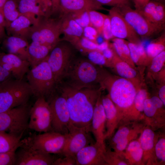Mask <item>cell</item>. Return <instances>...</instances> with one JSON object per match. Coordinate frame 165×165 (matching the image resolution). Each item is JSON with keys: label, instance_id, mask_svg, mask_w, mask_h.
<instances>
[{"label": "cell", "instance_id": "cell-7", "mask_svg": "<svg viewBox=\"0 0 165 165\" xmlns=\"http://www.w3.org/2000/svg\"><path fill=\"white\" fill-rule=\"evenodd\" d=\"M68 136V134H63L50 131L42 134H31L22 141L33 149L50 154L60 155L65 146Z\"/></svg>", "mask_w": 165, "mask_h": 165}, {"label": "cell", "instance_id": "cell-1", "mask_svg": "<svg viewBox=\"0 0 165 165\" xmlns=\"http://www.w3.org/2000/svg\"><path fill=\"white\" fill-rule=\"evenodd\" d=\"M60 87L61 94L66 99L70 114V126L90 131L94 108L100 95L98 91L94 87L77 89L66 83Z\"/></svg>", "mask_w": 165, "mask_h": 165}, {"label": "cell", "instance_id": "cell-34", "mask_svg": "<svg viewBox=\"0 0 165 165\" xmlns=\"http://www.w3.org/2000/svg\"><path fill=\"white\" fill-rule=\"evenodd\" d=\"M127 44L133 63L139 64L151 60L148 56L145 47L142 42L135 44L127 41Z\"/></svg>", "mask_w": 165, "mask_h": 165}, {"label": "cell", "instance_id": "cell-25", "mask_svg": "<svg viewBox=\"0 0 165 165\" xmlns=\"http://www.w3.org/2000/svg\"><path fill=\"white\" fill-rule=\"evenodd\" d=\"M20 14L29 19L32 25H36L45 14L38 0H17Z\"/></svg>", "mask_w": 165, "mask_h": 165}, {"label": "cell", "instance_id": "cell-57", "mask_svg": "<svg viewBox=\"0 0 165 165\" xmlns=\"http://www.w3.org/2000/svg\"><path fill=\"white\" fill-rule=\"evenodd\" d=\"M109 44L107 40L104 41L102 43L98 44L97 50L102 51L108 48Z\"/></svg>", "mask_w": 165, "mask_h": 165}, {"label": "cell", "instance_id": "cell-30", "mask_svg": "<svg viewBox=\"0 0 165 165\" xmlns=\"http://www.w3.org/2000/svg\"><path fill=\"white\" fill-rule=\"evenodd\" d=\"M123 154L129 165H143V150L138 139L131 141Z\"/></svg>", "mask_w": 165, "mask_h": 165}, {"label": "cell", "instance_id": "cell-53", "mask_svg": "<svg viewBox=\"0 0 165 165\" xmlns=\"http://www.w3.org/2000/svg\"><path fill=\"white\" fill-rule=\"evenodd\" d=\"M11 77V74L0 65V83Z\"/></svg>", "mask_w": 165, "mask_h": 165}, {"label": "cell", "instance_id": "cell-35", "mask_svg": "<svg viewBox=\"0 0 165 165\" xmlns=\"http://www.w3.org/2000/svg\"><path fill=\"white\" fill-rule=\"evenodd\" d=\"M165 32L162 34L148 43L145 48L146 54L150 60L165 50Z\"/></svg>", "mask_w": 165, "mask_h": 165}, {"label": "cell", "instance_id": "cell-51", "mask_svg": "<svg viewBox=\"0 0 165 165\" xmlns=\"http://www.w3.org/2000/svg\"><path fill=\"white\" fill-rule=\"evenodd\" d=\"M52 6L51 15H54L60 13V0H51Z\"/></svg>", "mask_w": 165, "mask_h": 165}, {"label": "cell", "instance_id": "cell-42", "mask_svg": "<svg viewBox=\"0 0 165 165\" xmlns=\"http://www.w3.org/2000/svg\"><path fill=\"white\" fill-rule=\"evenodd\" d=\"M98 4L112 7L121 8L126 6L131 7L132 0H94Z\"/></svg>", "mask_w": 165, "mask_h": 165}, {"label": "cell", "instance_id": "cell-21", "mask_svg": "<svg viewBox=\"0 0 165 165\" xmlns=\"http://www.w3.org/2000/svg\"><path fill=\"white\" fill-rule=\"evenodd\" d=\"M143 120L154 130L161 128L165 126L164 111L163 108H157L147 98L144 103Z\"/></svg>", "mask_w": 165, "mask_h": 165}, {"label": "cell", "instance_id": "cell-9", "mask_svg": "<svg viewBox=\"0 0 165 165\" xmlns=\"http://www.w3.org/2000/svg\"><path fill=\"white\" fill-rule=\"evenodd\" d=\"M146 125L143 120L119 124L116 131L108 139L110 148L122 154L131 141L138 138Z\"/></svg>", "mask_w": 165, "mask_h": 165}, {"label": "cell", "instance_id": "cell-29", "mask_svg": "<svg viewBox=\"0 0 165 165\" xmlns=\"http://www.w3.org/2000/svg\"><path fill=\"white\" fill-rule=\"evenodd\" d=\"M52 48L51 47L32 41L27 49L28 61L31 68L45 60Z\"/></svg>", "mask_w": 165, "mask_h": 165}, {"label": "cell", "instance_id": "cell-32", "mask_svg": "<svg viewBox=\"0 0 165 165\" xmlns=\"http://www.w3.org/2000/svg\"><path fill=\"white\" fill-rule=\"evenodd\" d=\"M112 61L115 64L117 73L121 77L129 80L134 78L137 75L136 71L126 61L121 59L113 49Z\"/></svg>", "mask_w": 165, "mask_h": 165}, {"label": "cell", "instance_id": "cell-47", "mask_svg": "<svg viewBox=\"0 0 165 165\" xmlns=\"http://www.w3.org/2000/svg\"><path fill=\"white\" fill-rule=\"evenodd\" d=\"M99 35L97 30L93 26H89L83 28V36L94 42L97 43V39Z\"/></svg>", "mask_w": 165, "mask_h": 165}, {"label": "cell", "instance_id": "cell-52", "mask_svg": "<svg viewBox=\"0 0 165 165\" xmlns=\"http://www.w3.org/2000/svg\"><path fill=\"white\" fill-rule=\"evenodd\" d=\"M150 0H132L135 9L138 11L141 10L142 8Z\"/></svg>", "mask_w": 165, "mask_h": 165}, {"label": "cell", "instance_id": "cell-26", "mask_svg": "<svg viewBox=\"0 0 165 165\" xmlns=\"http://www.w3.org/2000/svg\"><path fill=\"white\" fill-rule=\"evenodd\" d=\"M2 47L7 53L15 54L22 59L28 61V40L22 38L8 36L2 41Z\"/></svg>", "mask_w": 165, "mask_h": 165}, {"label": "cell", "instance_id": "cell-6", "mask_svg": "<svg viewBox=\"0 0 165 165\" xmlns=\"http://www.w3.org/2000/svg\"><path fill=\"white\" fill-rule=\"evenodd\" d=\"M31 107L27 103L0 112V132L22 136L28 128Z\"/></svg>", "mask_w": 165, "mask_h": 165}, {"label": "cell", "instance_id": "cell-23", "mask_svg": "<svg viewBox=\"0 0 165 165\" xmlns=\"http://www.w3.org/2000/svg\"><path fill=\"white\" fill-rule=\"evenodd\" d=\"M138 11L152 24L165 28V6L164 3L150 0Z\"/></svg>", "mask_w": 165, "mask_h": 165}, {"label": "cell", "instance_id": "cell-49", "mask_svg": "<svg viewBox=\"0 0 165 165\" xmlns=\"http://www.w3.org/2000/svg\"><path fill=\"white\" fill-rule=\"evenodd\" d=\"M46 17L51 15L52 3L51 0H38Z\"/></svg>", "mask_w": 165, "mask_h": 165}, {"label": "cell", "instance_id": "cell-28", "mask_svg": "<svg viewBox=\"0 0 165 165\" xmlns=\"http://www.w3.org/2000/svg\"><path fill=\"white\" fill-rule=\"evenodd\" d=\"M61 17V32L64 35V40L69 42L83 36V28L77 23L71 14Z\"/></svg>", "mask_w": 165, "mask_h": 165}, {"label": "cell", "instance_id": "cell-27", "mask_svg": "<svg viewBox=\"0 0 165 165\" xmlns=\"http://www.w3.org/2000/svg\"><path fill=\"white\" fill-rule=\"evenodd\" d=\"M32 24L27 17L20 15L16 19L6 23V29L8 36H12L28 40Z\"/></svg>", "mask_w": 165, "mask_h": 165}, {"label": "cell", "instance_id": "cell-50", "mask_svg": "<svg viewBox=\"0 0 165 165\" xmlns=\"http://www.w3.org/2000/svg\"><path fill=\"white\" fill-rule=\"evenodd\" d=\"M6 24L5 19L0 12V44L7 35L6 29Z\"/></svg>", "mask_w": 165, "mask_h": 165}, {"label": "cell", "instance_id": "cell-45", "mask_svg": "<svg viewBox=\"0 0 165 165\" xmlns=\"http://www.w3.org/2000/svg\"><path fill=\"white\" fill-rule=\"evenodd\" d=\"M16 150L0 153V165H15Z\"/></svg>", "mask_w": 165, "mask_h": 165}, {"label": "cell", "instance_id": "cell-15", "mask_svg": "<svg viewBox=\"0 0 165 165\" xmlns=\"http://www.w3.org/2000/svg\"><path fill=\"white\" fill-rule=\"evenodd\" d=\"M112 34L114 38L125 39L130 42L138 44L141 38L127 22L116 7L108 10Z\"/></svg>", "mask_w": 165, "mask_h": 165}, {"label": "cell", "instance_id": "cell-3", "mask_svg": "<svg viewBox=\"0 0 165 165\" xmlns=\"http://www.w3.org/2000/svg\"><path fill=\"white\" fill-rule=\"evenodd\" d=\"M33 95L28 81L10 77L0 83V112L28 103Z\"/></svg>", "mask_w": 165, "mask_h": 165}, {"label": "cell", "instance_id": "cell-37", "mask_svg": "<svg viewBox=\"0 0 165 165\" xmlns=\"http://www.w3.org/2000/svg\"><path fill=\"white\" fill-rule=\"evenodd\" d=\"M104 158L107 165H129L123 154L117 153L106 147Z\"/></svg>", "mask_w": 165, "mask_h": 165}, {"label": "cell", "instance_id": "cell-40", "mask_svg": "<svg viewBox=\"0 0 165 165\" xmlns=\"http://www.w3.org/2000/svg\"><path fill=\"white\" fill-rule=\"evenodd\" d=\"M88 13L92 26L101 35L105 15L95 10H89Z\"/></svg>", "mask_w": 165, "mask_h": 165}, {"label": "cell", "instance_id": "cell-59", "mask_svg": "<svg viewBox=\"0 0 165 165\" xmlns=\"http://www.w3.org/2000/svg\"><path fill=\"white\" fill-rule=\"evenodd\" d=\"M152 0L157 1V2H160L161 3H164L165 2V0Z\"/></svg>", "mask_w": 165, "mask_h": 165}, {"label": "cell", "instance_id": "cell-14", "mask_svg": "<svg viewBox=\"0 0 165 165\" xmlns=\"http://www.w3.org/2000/svg\"><path fill=\"white\" fill-rule=\"evenodd\" d=\"M15 152V165H53L57 158L51 154L22 144Z\"/></svg>", "mask_w": 165, "mask_h": 165}, {"label": "cell", "instance_id": "cell-46", "mask_svg": "<svg viewBox=\"0 0 165 165\" xmlns=\"http://www.w3.org/2000/svg\"><path fill=\"white\" fill-rule=\"evenodd\" d=\"M101 35L106 40L108 41L114 38L112 33L110 20L109 15H105Z\"/></svg>", "mask_w": 165, "mask_h": 165}, {"label": "cell", "instance_id": "cell-12", "mask_svg": "<svg viewBox=\"0 0 165 165\" xmlns=\"http://www.w3.org/2000/svg\"><path fill=\"white\" fill-rule=\"evenodd\" d=\"M51 109L48 102L44 97H39L31 107L28 128L38 132L53 131Z\"/></svg>", "mask_w": 165, "mask_h": 165}, {"label": "cell", "instance_id": "cell-4", "mask_svg": "<svg viewBox=\"0 0 165 165\" xmlns=\"http://www.w3.org/2000/svg\"><path fill=\"white\" fill-rule=\"evenodd\" d=\"M98 70L95 64L89 60L72 59L64 78L68 84L77 89L94 87L99 79Z\"/></svg>", "mask_w": 165, "mask_h": 165}, {"label": "cell", "instance_id": "cell-44", "mask_svg": "<svg viewBox=\"0 0 165 165\" xmlns=\"http://www.w3.org/2000/svg\"><path fill=\"white\" fill-rule=\"evenodd\" d=\"M151 69L154 72H159L162 68L165 61V51L161 53L152 59Z\"/></svg>", "mask_w": 165, "mask_h": 165}, {"label": "cell", "instance_id": "cell-5", "mask_svg": "<svg viewBox=\"0 0 165 165\" xmlns=\"http://www.w3.org/2000/svg\"><path fill=\"white\" fill-rule=\"evenodd\" d=\"M46 58L27 73L28 82L37 98L49 95L57 84Z\"/></svg>", "mask_w": 165, "mask_h": 165}, {"label": "cell", "instance_id": "cell-2", "mask_svg": "<svg viewBox=\"0 0 165 165\" xmlns=\"http://www.w3.org/2000/svg\"><path fill=\"white\" fill-rule=\"evenodd\" d=\"M108 84L109 96L117 109L119 124L133 121L134 103L137 92L131 81L122 78Z\"/></svg>", "mask_w": 165, "mask_h": 165}, {"label": "cell", "instance_id": "cell-39", "mask_svg": "<svg viewBox=\"0 0 165 165\" xmlns=\"http://www.w3.org/2000/svg\"><path fill=\"white\" fill-rule=\"evenodd\" d=\"M155 152L157 164H165V134H160L155 148Z\"/></svg>", "mask_w": 165, "mask_h": 165}, {"label": "cell", "instance_id": "cell-20", "mask_svg": "<svg viewBox=\"0 0 165 165\" xmlns=\"http://www.w3.org/2000/svg\"><path fill=\"white\" fill-rule=\"evenodd\" d=\"M90 131L94 136L96 142L103 146H105L106 119L100 95L98 98L94 108Z\"/></svg>", "mask_w": 165, "mask_h": 165}, {"label": "cell", "instance_id": "cell-17", "mask_svg": "<svg viewBox=\"0 0 165 165\" xmlns=\"http://www.w3.org/2000/svg\"><path fill=\"white\" fill-rule=\"evenodd\" d=\"M159 135L155 133L149 126L146 125L138 138L143 150V165H158L155 148Z\"/></svg>", "mask_w": 165, "mask_h": 165}, {"label": "cell", "instance_id": "cell-8", "mask_svg": "<svg viewBox=\"0 0 165 165\" xmlns=\"http://www.w3.org/2000/svg\"><path fill=\"white\" fill-rule=\"evenodd\" d=\"M44 16L36 25L32 26L29 39L53 48L60 41L62 19Z\"/></svg>", "mask_w": 165, "mask_h": 165}, {"label": "cell", "instance_id": "cell-33", "mask_svg": "<svg viewBox=\"0 0 165 165\" xmlns=\"http://www.w3.org/2000/svg\"><path fill=\"white\" fill-rule=\"evenodd\" d=\"M147 98V94L145 90L141 89L137 91L134 103L133 121L143 120L144 103Z\"/></svg>", "mask_w": 165, "mask_h": 165}, {"label": "cell", "instance_id": "cell-24", "mask_svg": "<svg viewBox=\"0 0 165 165\" xmlns=\"http://www.w3.org/2000/svg\"><path fill=\"white\" fill-rule=\"evenodd\" d=\"M105 116L106 139L110 138L117 129L119 120L116 108L108 95L101 98Z\"/></svg>", "mask_w": 165, "mask_h": 165}, {"label": "cell", "instance_id": "cell-13", "mask_svg": "<svg viewBox=\"0 0 165 165\" xmlns=\"http://www.w3.org/2000/svg\"><path fill=\"white\" fill-rule=\"evenodd\" d=\"M48 102L51 111L53 131L68 134L70 118L66 99L61 94L53 96Z\"/></svg>", "mask_w": 165, "mask_h": 165}, {"label": "cell", "instance_id": "cell-10", "mask_svg": "<svg viewBox=\"0 0 165 165\" xmlns=\"http://www.w3.org/2000/svg\"><path fill=\"white\" fill-rule=\"evenodd\" d=\"M73 55L72 48L68 43L60 41L52 49L46 58L57 84L64 79Z\"/></svg>", "mask_w": 165, "mask_h": 165}, {"label": "cell", "instance_id": "cell-19", "mask_svg": "<svg viewBox=\"0 0 165 165\" xmlns=\"http://www.w3.org/2000/svg\"><path fill=\"white\" fill-rule=\"evenodd\" d=\"M0 65L16 79H24L30 66L28 61L10 53L0 52Z\"/></svg>", "mask_w": 165, "mask_h": 165}, {"label": "cell", "instance_id": "cell-36", "mask_svg": "<svg viewBox=\"0 0 165 165\" xmlns=\"http://www.w3.org/2000/svg\"><path fill=\"white\" fill-rule=\"evenodd\" d=\"M2 14L6 23L11 22L20 15L17 0H6L2 9Z\"/></svg>", "mask_w": 165, "mask_h": 165}, {"label": "cell", "instance_id": "cell-55", "mask_svg": "<svg viewBox=\"0 0 165 165\" xmlns=\"http://www.w3.org/2000/svg\"><path fill=\"white\" fill-rule=\"evenodd\" d=\"M150 99L154 105L157 108H163L164 105L159 97L154 96L151 97Z\"/></svg>", "mask_w": 165, "mask_h": 165}, {"label": "cell", "instance_id": "cell-43", "mask_svg": "<svg viewBox=\"0 0 165 165\" xmlns=\"http://www.w3.org/2000/svg\"><path fill=\"white\" fill-rule=\"evenodd\" d=\"M86 53L88 60L95 64L103 65L106 63L107 60L101 51L95 50L88 52Z\"/></svg>", "mask_w": 165, "mask_h": 165}, {"label": "cell", "instance_id": "cell-48", "mask_svg": "<svg viewBox=\"0 0 165 165\" xmlns=\"http://www.w3.org/2000/svg\"><path fill=\"white\" fill-rule=\"evenodd\" d=\"M62 158H57L53 165H76L75 157L63 156Z\"/></svg>", "mask_w": 165, "mask_h": 165}, {"label": "cell", "instance_id": "cell-18", "mask_svg": "<svg viewBox=\"0 0 165 165\" xmlns=\"http://www.w3.org/2000/svg\"><path fill=\"white\" fill-rule=\"evenodd\" d=\"M106 147L96 142L83 148L75 156L77 165H107L104 158Z\"/></svg>", "mask_w": 165, "mask_h": 165}, {"label": "cell", "instance_id": "cell-58", "mask_svg": "<svg viewBox=\"0 0 165 165\" xmlns=\"http://www.w3.org/2000/svg\"><path fill=\"white\" fill-rule=\"evenodd\" d=\"M6 1V0H0V12L2 13L3 7Z\"/></svg>", "mask_w": 165, "mask_h": 165}, {"label": "cell", "instance_id": "cell-38", "mask_svg": "<svg viewBox=\"0 0 165 165\" xmlns=\"http://www.w3.org/2000/svg\"><path fill=\"white\" fill-rule=\"evenodd\" d=\"M69 42L85 53L92 50H97L98 43L91 41L84 36L74 39Z\"/></svg>", "mask_w": 165, "mask_h": 165}, {"label": "cell", "instance_id": "cell-16", "mask_svg": "<svg viewBox=\"0 0 165 165\" xmlns=\"http://www.w3.org/2000/svg\"><path fill=\"white\" fill-rule=\"evenodd\" d=\"M90 131L85 128L70 126L68 137L65 146L60 154L63 156L75 157L83 148L94 143Z\"/></svg>", "mask_w": 165, "mask_h": 165}, {"label": "cell", "instance_id": "cell-56", "mask_svg": "<svg viewBox=\"0 0 165 165\" xmlns=\"http://www.w3.org/2000/svg\"><path fill=\"white\" fill-rule=\"evenodd\" d=\"M165 86H163L160 89L159 92V97L165 105Z\"/></svg>", "mask_w": 165, "mask_h": 165}, {"label": "cell", "instance_id": "cell-41", "mask_svg": "<svg viewBox=\"0 0 165 165\" xmlns=\"http://www.w3.org/2000/svg\"><path fill=\"white\" fill-rule=\"evenodd\" d=\"M89 10H85L70 14L77 23L83 28L87 26H92L89 14Z\"/></svg>", "mask_w": 165, "mask_h": 165}, {"label": "cell", "instance_id": "cell-31", "mask_svg": "<svg viewBox=\"0 0 165 165\" xmlns=\"http://www.w3.org/2000/svg\"><path fill=\"white\" fill-rule=\"evenodd\" d=\"M22 136L0 132V153L17 150L22 144Z\"/></svg>", "mask_w": 165, "mask_h": 165}, {"label": "cell", "instance_id": "cell-11", "mask_svg": "<svg viewBox=\"0 0 165 165\" xmlns=\"http://www.w3.org/2000/svg\"><path fill=\"white\" fill-rule=\"evenodd\" d=\"M117 8L141 38H150L165 30L164 28L152 24L131 7Z\"/></svg>", "mask_w": 165, "mask_h": 165}, {"label": "cell", "instance_id": "cell-22", "mask_svg": "<svg viewBox=\"0 0 165 165\" xmlns=\"http://www.w3.org/2000/svg\"><path fill=\"white\" fill-rule=\"evenodd\" d=\"M88 10H108L94 0H60L61 17Z\"/></svg>", "mask_w": 165, "mask_h": 165}, {"label": "cell", "instance_id": "cell-54", "mask_svg": "<svg viewBox=\"0 0 165 165\" xmlns=\"http://www.w3.org/2000/svg\"><path fill=\"white\" fill-rule=\"evenodd\" d=\"M101 52L105 57L107 60H112L114 55L113 49L112 50L108 47L101 51Z\"/></svg>", "mask_w": 165, "mask_h": 165}]
</instances>
